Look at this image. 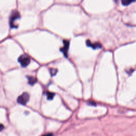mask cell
I'll list each match as a JSON object with an SVG mask.
<instances>
[{
  "instance_id": "obj_1",
  "label": "cell",
  "mask_w": 136,
  "mask_h": 136,
  "mask_svg": "<svg viewBox=\"0 0 136 136\" xmlns=\"http://www.w3.org/2000/svg\"><path fill=\"white\" fill-rule=\"evenodd\" d=\"M20 18V14L17 11H12L10 18V25L12 28H17V26L15 24V22L17 19Z\"/></svg>"
},
{
  "instance_id": "obj_2",
  "label": "cell",
  "mask_w": 136,
  "mask_h": 136,
  "mask_svg": "<svg viewBox=\"0 0 136 136\" xmlns=\"http://www.w3.org/2000/svg\"><path fill=\"white\" fill-rule=\"evenodd\" d=\"M18 61L22 67H26L30 62V58L26 54H23L19 57Z\"/></svg>"
},
{
  "instance_id": "obj_3",
  "label": "cell",
  "mask_w": 136,
  "mask_h": 136,
  "mask_svg": "<svg viewBox=\"0 0 136 136\" xmlns=\"http://www.w3.org/2000/svg\"><path fill=\"white\" fill-rule=\"evenodd\" d=\"M29 100V95L27 93H23L17 99V102L21 105L26 104Z\"/></svg>"
},
{
  "instance_id": "obj_4",
  "label": "cell",
  "mask_w": 136,
  "mask_h": 136,
  "mask_svg": "<svg viewBox=\"0 0 136 136\" xmlns=\"http://www.w3.org/2000/svg\"><path fill=\"white\" fill-rule=\"evenodd\" d=\"M69 47V42L67 40L63 41V47L61 48V52L63 53L64 55L66 56H67L68 55V51Z\"/></svg>"
},
{
  "instance_id": "obj_5",
  "label": "cell",
  "mask_w": 136,
  "mask_h": 136,
  "mask_svg": "<svg viewBox=\"0 0 136 136\" xmlns=\"http://www.w3.org/2000/svg\"><path fill=\"white\" fill-rule=\"evenodd\" d=\"M86 43H87V46H88L89 47H92L94 49H96V48H101L102 47L100 43H95L93 44L91 42H90L89 40H88Z\"/></svg>"
},
{
  "instance_id": "obj_6",
  "label": "cell",
  "mask_w": 136,
  "mask_h": 136,
  "mask_svg": "<svg viewBox=\"0 0 136 136\" xmlns=\"http://www.w3.org/2000/svg\"><path fill=\"white\" fill-rule=\"evenodd\" d=\"M28 83L30 85H34V84L37 82V79L35 77L33 76H28Z\"/></svg>"
},
{
  "instance_id": "obj_7",
  "label": "cell",
  "mask_w": 136,
  "mask_h": 136,
  "mask_svg": "<svg viewBox=\"0 0 136 136\" xmlns=\"http://www.w3.org/2000/svg\"><path fill=\"white\" fill-rule=\"evenodd\" d=\"M136 0H121V2L122 4L123 5L127 6L129 4H130L132 2H134Z\"/></svg>"
},
{
  "instance_id": "obj_8",
  "label": "cell",
  "mask_w": 136,
  "mask_h": 136,
  "mask_svg": "<svg viewBox=\"0 0 136 136\" xmlns=\"http://www.w3.org/2000/svg\"><path fill=\"white\" fill-rule=\"evenodd\" d=\"M55 94L54 93H51V92H47L46 93V96H47V99L48 100H52L54 97Z\"/></svg>"
},
{
  "instance_id": "obj_9",
  "label": "cell",
  "mask_w": 136,
  "mask_h": 136,
  "mask_svg": "<svg viewBox=\"0 0 136 136\" xmlns=\"http://www.w3.org/2000/svg\"><path fill=\"white\" fill-rule=\"evenodd\" d=\"M56 71L57 70L56 69H52L50 70V72H51V74L52 76H54L56 73Z\"/></svg>"
}]
</instances>
